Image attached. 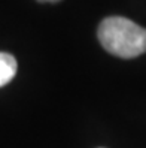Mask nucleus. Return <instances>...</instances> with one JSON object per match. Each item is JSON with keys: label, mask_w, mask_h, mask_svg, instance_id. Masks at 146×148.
<instances>
[{"label": "nucleus", "mask_w": 146, "mask_h": 148, "mask_svg": "<svg viewBox=\"0 0 146 148\" xmlns=\"http://www.w3.org/2000/svg\"><path fill=\"white\" fill-rule=\"evenodd\" d=\"M98 40L107 53L134 58L146 53V29L124 16H109L98 25Z\"/></svg>", "instance_id": "f257e3e1"}, {"label": "nucleus", "mask_w": 146, "mask_h": 148, "mask_svg": "<svg viewBox=\"0 0 146 148\" xmlns=\"http://www.w3.org/2000/svg\"><path fill=\"white\" fill-rule=\"evenodd\" d=\"M18 71V63L12 54L0 53V87L9 84Z\"/></svg>", "instance_id": "f03ea898"}, {"label": "nucleus", "mask_w": 146, "mask_h": 148, "mask_svg": "<svg viewBox=\"0 0 146 148\" xmlns=\"http://www.w3.org/2000/svg\"><path fill=\"white\" fill-rule=\"evenodd\" d=\"M37 2H51V3H54V2H60V0H37Z\"/></svg>", "instance_id": "7ed1b4c3"}]
</instances>
